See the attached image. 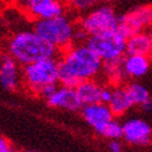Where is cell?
Masks as SVG:
<instances>
[{
  "label": "cell",
  "mask_w": 152,
  "mask_h": 152,
  "mask_svg": "<svg viewBox=\"0 0 152 152\" xmlns=\"http://www.w3.org/2000/svg\"><path fill=\"white\" fill-rule=\"evenodd\" d=\"M21 4L35 21L50 20L66 14L64 4L58 0H27Z\"/></svg>",
  "instance_id": "obj_9"
},
{
  "label": "cell",
  "mask_w": 152,
  "mask_h": 152,
  "mask_svg": "<svg viewBox=\"0 0 152 152\" xmlns=\"http://www.w3.org/2000/svg\"><path fill=\"white\" fill-rule=\"evenodd\" d=\"M111 93H113V87H102L100 92V103L108 105V103L111 99Z\"/></svg>",
  "instance_id": "obj_21"
},
{
  "label": "cell",
  "mask_w": 152,
  "mask_h": 152,
  "mask_svg": "<svg viewBox=\"0 0 152 152\" xmlns=\"http://www.w3.org/2000/svg\"><path fill=\"white\" fill-rule=\"evenodd\" d=\"M124 88L126 90V94L129 96V99H130L132 106H140L141 108L145 103L151 100L148 89L143 84L139 83L137 80L127 83L126 86H124Z\"/></svg>",
  "instance_id": "obj_17"
},
{
  "label": "cell",
  "mask_w": 152,
  "mask_h": 152,
  "mask_svg": "<svg viewBox=\"0 0 152 152\" xmlns=\"http://www.w3.org/2000/svg\"><path fill=\"white\" fill-rule=\"evenodd\" d=\"M21 80L30 93L46 99L58 83L57 58H47L25 66L21 73Z\"/></svg>",
  "instance_id": "obj_3"
},
{
  "label": "cell",
  "mask_w": 152,
  "mask_h": 152,
  "mask_svg": "<svg viewBox=\"0 0 152 152\" xmlns=\"http://www.w3.org/2000/svg\"><path fill=\"white\" fill-rule=\"evenodd\" d=\"M152 22V6L139 5L125 11L124 14H118V30L126 39L139 32L146 31V28Z\"/></svg>",
  "instance_id": "obj_7"
},
{
  "label": "cell",
  "mask_w": 152,
  "mask_h": 152,
  "mask_svg": "<svg viewBox=\"0 0 152 152\" xmlns=\"http://www.w3.org/2000/svg\"><path fill=\"white\" fill-rule=\"evenodd\" d=\"M86 45L103 64L121 62L126 55V37L119 30L89 37Z\"/></svg>",
  "instance_id": "obj_5"
},
{
  "label": "cell",
  "mask_w": 152,
  "mask_h": 152,
  "mask_svg": "<svg viewBox=\"0 0 152 152\" xmlns=\"http://www.w3.org/2000/svg\"><path fill=\"white\" fill-rule=\"evenodd\" d=\"M102 84L98 80H86L82 82L74 88L77 98L82 106L92 105L100 103V92H102Z\"/></svg>",
  "instance_id": "obj_14"
},
{
  "label": "cell",
  "mask_w": 152,
  "mask_h": 152,
  "mask_svg": "<svg viewBox=\"0 0 152 152\" xmlns=\"http://www.w3.org/2000/svg\"><path fill=\"white\" fill-rule=\"evenodd\" d=\"M0 48H1V41H0Z\"/></svg>",
  "instance_id": "obj_25"
},
{
  "label": "cell",
  "mask_w": 152,
  "mask_h": 152,
  "mask_svg": "<svg viewBox=\"0 0 152 152\" xmlns=\"http://www.w3.org/2000/svg\"><path fill=\"white\" fill-rule=\"evenodd\" d=\"M108 108L114 118H121L126 115L129 110L132 108V104L130 99H129L124 87H121V86L113 87L111 99L108 103Z\"/></svg>",
  "instance_id": "obj_16"
},
{
  "label": "cell",
  "mask_w": 152,
  "mask_h": 152,
  "mask_svg": "<svg viewBox=\"0 0 152 152\" xmlns=\"http://www.w3.org/2000/svg\"><path fill=\"white\" fill-rule=\"evenodd\" d=\"M57 61L58 82L63 87L75 88L82 82L95 79L102 73L103 63L87 45H72Z\"/></svg>",
  "instance_id": "obj_1"
},
{
  "label": "cell",
  "mask_w": 152,
  "mask_h": 152,
  "mask_svg": "<svg viewBox=\"0 0 152 152\" xmlns=\"http://www.w3.org/2000/svg\"><path fill=\"white\" fill-rule=\"evenodd\" d=\"M98 135L109 141L120 140V139H123V124L118 119H113L110 123H108L102 129Z\"/></svg>",
  "instance_id": "obj_19"
},
{
  "label": "cell",
  "mask_w": 152,
  "mask_h": 152,
  "mask_svg": "<svg viewBox=\"0 0 152 152\" xmlns=\"http://www.w3.org/2000/svg\"><path fill=\"white\" fill-rule=\"evenodd\" d=\"M75 30L77 26L66 14L50 20L35 21L34 25L35 34L56 51H64L72 46Z\"/></svg>",
  "instance_id": "obj_4"
},
{
  "label": "cell",
  "mask_w": 152,
  "mask_h": 152,
  "mask_svg": "<svg viewBox=\"0 0 152 152\" xmlns=\"http://www.w3.org/2000/svg\"><path fill=\"white\" fill-rule=\"evenodd\" d=\"M6 53L21 66H28L47 58H57L52 46L39 37L34 30H20L6 42Z\"/></svg>",
  "instance_id": "obj_2"
},
{
  "label": "cell",
  "mask_w": 152,
  "mask_h": 152,
  "mask_svg": "<svg viewBox=\"0 0 152 152\" xmlns=\"http://www.w3.org/2000/svg\"><path fill=\"white\" fill-rule=\"evenodd\" d=\"M102 72L105 74L108 82L111 83V84H114L115 87H118V84H120V82H123L125 79L123 68H121V62L103 64Z\"/></svg>",
  "instance_id": "obj_18"
},
{
  "label": "cell",
  "mask_w": 152,
  "mask_h": 152,
  "mask_svg": "<svg viewBox=\"0 0 152 152\" xmlns=\"http://www.w3.org/2000/svg\"><path fill=\"white\" fill-rule=\"evenodd\" d=\"M123 139L134 146H150L152 139V127L142 118H130L123 123Z\"/></svg>",
  "instance_id": "obj_8"
},
{
  "label": "cell",
  "mask_w": 152,
  "mask_h": 152,
  "mask_svg": "<svg viewBox=\"0 0 152 152\" xmlns=\"http://www.w3.org/2000/svg\"><path fill=\"white\" fill-rule=\"evenodd\" d=\"M0 152H15L10 141L0 135Z\"/></svg>",
  "instance_id": "obj_23"
},
{
  "label": "cell",
  "mask_w": 152,
  "mask_h": 152,
  "mask_svg": "<svg viewBox=\"0 0 152 152\" xmlns=\"http://www.w3.org/2000/svg\"><path fill=\"white\" fill-rule=\"evenodd\" d=\"M79 28L89 37L118 30V14L111 5H98L84 14L80 19Z\"/></svg>",
  "instance_id": "obj_6"
},
{
  "label": "cell",
  "mask_w": 152,
  "mask_h": 152,
  "mask_svg": "<svg viewBox=\"0 0 152 152\" xmlns=\"http://www.w3.org/2000/svg\"><path fill=\"white\" fill-rule=\"evenodd\" d=\"M121 68L125 78L140 79L146 77L151 68V59L145 56L126 55L121 61Z\"/></svg>",
  "instance_id": "obj_13"
},
{
  "label": "cell",
  "mask_w": 152,
  "mask_h": 152,
  "mask_svg": "<svg viewBox=\"0 0 152 152\" xmlns=\"http://www.w3.org/2000/svg\"><path fill=\"white\" fill-rule=\"evenodd\" d=\"M95 1H92V0H74L71 3L74 9L80 12H88L89 10H92Z\"/></svg>",
  "instance_id": "obj_20"
},
{
  "label": "cell",
  "mask_w": 152,
  "mask_h": 152,
  "mask_svg": "<svg viewBox=\"0 0 152 152\" xmlns=\"http://www.w3.org/2000/svg\"><path fill=\"white\" fill-rule=\"evenodd\" d=\"M15 152H39V151H36V150H32V148H22V150L15 151Z\"/></svg>",
  "instance_id": "obj_24"
},
{
  "label": "cell",
  "mask_w": 152,
  "mask_h": 152,
  "mask_svg": "<svg viewBox=\"0 0 152 152\" xmlns=\"http://www.w3.org/2000/svg\"><path fill=\"white\" fill-rule=\"evenodd\" d=\"M46 103L51 108L67 111H78L82 108L74 88H68L63 86L56 87L55 90L46 98Z\"/></svg>",
  "instance_id": "obj_10"
},
{
  "label": "cell",
  "mask_w": 152,
  "mask_h": 152,
  "mask_svg": "<svg viewBox=\"0 0 152 152\" xmlns=\"http://www.w3.org/2000/svg\"><path fill=\"white\" fill-rule=\"evenodd\" d=\"M152 52V36L143 31L126 39V55L150 57Z\"/></svg>",
  "instance_id": "obj_15"
},
{
  "label": "cell",
  "mask_w": 152,
  "mask_h": 152,
  "mask_svg": "<svg viewBox=\"0 0 152 152\" xmlns=\"http://www.w3.org/2000/svg\"><path fill=\"white\" fill-rule=\"evenodd\" d=\"M80 113H82V118L84 119V121L96 134H99L100 130L106 124L110 123L113 119H115L113 116V114L110 113L108 105L102 104V103L82 106Z\"/></svg>",
  "instance_id": "obj_11"
},
{
  "label": "cell",
  "mask_w": 152,
  "mask_h": 152,
  "mask_svg": "<svg viewBox=\"0 0 152 152\" xmlns=\"http://www.w3.org/2000/svg\"><path fill=\"white\" fill-rule=\"evenodd\" d=\"M108 150L109 152H123L124 145L120 140H113V141H109L108 143Z\"/></svg>",
  "instance_id": "obj_22"
},
{
  "label": "cell",
  "mask_w": 152,
  "mask_h": 152,
  "mask_svg": "<svg viewBox=\"0 0 152 152\" xmlns=\"http://www.w3.org/2000/svg\"><path fill=\"white\" fill-rule=\"evenodd\" d=\"M21 82L20 67L15 61L7 55L1 53L0 55V86L6 90L18 89Z\"/></svg>",
  "instance_id": "obj_12"
}]
</instances>
